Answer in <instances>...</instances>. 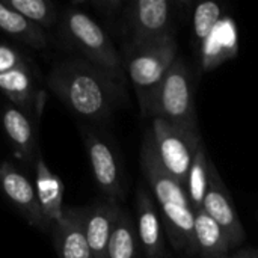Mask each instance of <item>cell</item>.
<instances>
[{"mask_svg":"<svg viewBox=\"0 0 258 258\" xmlns=\"http://www.w3.org/2000/svg\"><path fill=\"white\" fill-rule=\"evenodd\" d=\"M249 254L252 258H258V249H249Z\"/></svg>","mask_w":258,"mask_h":258,"instance_id":"26","label":"cell"},{"mask_svg":"<svg viewBox=\"0 0 258 258\" xmlns=\"http://www.w3.org/2000/svg\"><path fill=\"white\" fill-rule=\"evenodd\" d=\"M136 231L145 258H165V227L153 195L139 189L136 195Z\"/></svg>","mask_w":258,"mask_h":258,"instance_id":"13","label":"cell"},{"mask_svg":"<svg viewBox=\"0 0 258 258\" xmlns=\"http://www.w3.org/2000/svg\"><path fill=\"white\" fill-rule=\"evenodd\" d=\"M57 39L65 50L125 80L122 56L115 48L110 36L88 12L68 6L57 24Z\"/></svg>","mask_w":258,"mask_h":258,"instance_id":"3","label":"cell"},{"mask_svg":"<svg viewBox=\"0 0 258 258\" xmlns=\"http://www.w3.org/2000/svg\"><path fill=\"white\" fill-rule=\"evenodd\" d=\"M177 51L178 44L175 36L148 44L124 45V71L136 91L144 118H147L156 89L177 60Z\"/></svg>","mask_w":258,"mask_h":258,"instance_id":"4","label":"cell"},{"mask_svg":"<svg viewBox=\"0 0 258 258\" xmlns=\"http://www.w3.org/2000/svg\"><path fill=\"white\" fill-rule=\"evenodd\" d=\"M57 258H92L86 231L85 207H65L63 219L51 228Z\"/></svg>","mask_w":258,"mask_h":258,"instance_id":"15","label":"cell"},{"mask_svg":"<svg viewBox=\"0 0 258 258\" xmlns=\"http://www.w3.org/2000/svg\"><path fill=\"white\" fill-rule=\"evenodd\" d=\"M175 3L169 0H135L122 11L124 45L156 42L174 36Z\"/></svg>","mask_w":258,"mask_h":258,"instance_id":"7","label":"cell"},{"mask_svg":"<svg viewBox=\"0 0 258 258\" xmlns=\"http://www.w3.org/2000/svg\"><path fill=\"white\" fill-rule=\"evenodd\" d=\"M209 168H210V159L207 157L204 144L201 142L190 163L186 178V186H184L190 207L194 209L195 213L203 210L204 198L209 189Z\"/></svg>","mask_w":258,"mask_h":258,"instance_id":"19","label":"cell"},{"mask_svg":"<svg viewBox=\"0 0 258 258\" xmlns=\"http://www.w3.org/2000/svg\"><path fill=\"white\" fill-rule=\"evenodd\" d=\"M222 258H239V257H237V255H234V257H228V255H227V257H222Z\"/></svg>","mask_w":258,"mask_h":258,"instance_id":"27","label":"cell"},{"mask_svg":"<svg viewBox=\"0 0 258 258\" xmlns=\"http://www.w3.org/2000/svg\"><path fill=\"white\" fill-rule=\"evenodd\" d=\"M151 141L165 171L181 186H186L194 156L203 142L198 130L183 128L162 119H151Z\"/></svg>","mask_w":258,"mask_h":258,"instance_id":"6","label":"cell"},{"mask_svg":"<svg viewBox=\"0 0 258 258\" xmlns=\"http://www.w3.org/2000/svg\"><path fill=\"white\" fill-rule=\"evenodd\" d=\"M39 74L33 60L0 74V92L6 100L38 119L44 107V94L39 89Z\"/></svg>","mask_w":258,"mask_h":258,"instance_id":"10","label":"cell"},{"mask_svg":"<svg viewBox=\"0 0 258 258\" xmlns=\"http://www.w3.org/2000/svg\"><path fill=\"white\" fill-rule=\"evenodd\" d=\"M12 9L20 12L29 21L38 24L45 32L59 24L60 14L57 5L50 0H5Z\"/></svg>","mask_w":258,"mask_h":258,"instance_id":"21","label":"cell"},{"mask_svg":"<svg viewBox=\"0 0 258 258\" xmlns=\"http://www.w3.org/2000/svg\"><path fill=\"white\" fill-rule=\"evenodd\" d=\"M35 190L44 218L50 222L51 228L54 224L63 219V183L57 174H54L41 153L35 162Z\"/></svg>","mask_w":258,"mask_h":258,"instance_id":"16","label":"cell"},{"mask_svg":"<svg viewBox=\"0 0 258 258\" xmlns=\"http://www.w3.org/2000/svg\"><path fill=\"white\" fill-rule=\"evenodd\" d=\"M147 118L162 119L189 130H198L190 71L180 57H177L156 89Z\"/></svg>","mask_w":258,"mask_h":258,"instance_id":"5","label":"cell"},{"mask_svg":"<svg viewBox=\"0 0 258 258\" xmlns=\"http://www.w3.org/2000/svg\"><path fill=\"white\" fill-rule=\"evenodd\" d=\"M139 254L141 243L138 239L136 224L130 215L122 210L109 240L106 258H139Z\"/></svg>","mask_w":258,"mask_h":258,"instance_id":"20","label":"cell"},{"mask_svg":"<svg viewBox=\"0 0 258 258\" xmlns=\"http://www.w3.org/2000/svg\"><path fill=\"white\" fill-rule=\"evenodd\" d=\"M121 213V204L106 198L85 207V231L92 258H106L109 240Z\"/></svg>","mask_w":258,"mask_h":258,"instance_id":"14","label":"cell"},{"mask_svg":"<svg viewBox=\"0 0 258 258\" xmlns=\"http://www.w3.org/2000/svg\"><path fill=\"white\" fill-rule=\"evenodd\" d=\"M47 88L80 119L104 122L127 100L125 80L79 57L54 62Z\"/></svg>","mask_w":258,"mask_h":258,"instance_id":"1","label":"cell"},{"mask_svg":"<svg viewBox=\"0 0 258 258\" xmlns=\"http://www.w3.org/2000/svg\"><path fill=\"white\" fill-rule=\"evenodd\" d=\"M195 255L203 258H222L233 249V245L222 227L204 210L195 213L194 224Z\"/></svg>","mask_w":258,"mask_h":258,"instance_id":"17","label":"cell"},{"mask_svg":"<svg viewBox=\"0 0 258 258\" xmlns=\"http://www.w3.org/2000/svg\"><path fill=\"white\" fill-rule=\"evenodd\" d=\"M0 190L23 215L29 225L44 233H51V225L41 212L35 184L11 160H3L0 163Z\"/></svg>","mask_w":258,"mask_h":258,"instance_id":"9","label":"cell"},{"mask_svg":"<svg viewBox=\"0 0 258 258\" xmlns=\"http://www.w3.org/2000/svg\"><path fill=\"white\" fill-rule=\"evenodd\" d=\"M89 5L100 15H103L106 18H113L115 15L122 12V9L125 8L127 3H124L121 0H92V2H89Z\"/></svg>","mask_w":258,"mask_h":258,"instance_id":"24","label":"cell"},{"mask_svg":"<svg viewBox=\"0 0 258 258\" xmlns=\"http://www.w3.org/2000/svg\"><path fill=\"white\" fill-rule=\"evenodd\" d=\"M141 168L150 186V194L162 212L165 233L171 245L178 251L195 255V212L190 207L184 186L172 178L162 166L154 151L150 130L145 133L141 147Z\"/></svg>","mask_w":258,"mask_h":258,"instance_id":"2","label":"cell"},{"mask_svg":"<svg viewBox=\"0 0 258 258\" xmlns=\"http://www.w3.org/2000/svg\"><path fill=\"white\" fill-rule=\"evenodd\" d=\"M237 257L239 258H252L251 257V254H249V251H242V252H239V254H237Z\"/></svg>","mask_w":258,"mask_h":258,"instance_id":"25","label":"cell"},{"mask_svg":"<svg viewBox=\"0 0 258 258\" xmlns=\"http://www.w3.org/2000/svg\"><path fill=\"white\" fill-rule=\"evenodd\" d=\"M0 30L14 41L35 50H44L48 45L47 32L12 9L5 0H0Z\"/></svg>","mask_w":258,"mask_h":258,"instance_id":"18","label":"cell"},{"mask_svg":"<svg viewBox=\"0 0 258 258\" xmlns=\"http://www.w3.org/2000/svg\"><path fill=\"white\" fill-rule=\"evenodd\" d=\"M203 210L222 227L233 248L245 242L246 234L236 212L233 198L212 160L209 168V189L204 198Z\"/></svg>","mask_w":258,"mask_h":258,"instance_id":"11","label":"cell"},{"mask_svg":"<svg viewBox=\"0 0 258 258\" xmlns=\"http://www.w3.org/2000/svg\"><path fill=\"white\" fill-rule=\"evenodd\" d=\"M82 138L92 177L103 198L119 203L125 198V180L119 156L112 142L91 125L82 127Z\"/></svg>","mask_w":258,"mask_h":258,"instance_id":"8","label":"cell"},{"mask_svg":"<svg viewBox=\"0 0 258 258\" xmlns=\"http://www.w3.org/2000/svg\"><path fill=\"white\" fill-rule=\"evenodd\" d=\"M32 59L21 50H18L14 45L0 42V74L6 73L9 70H14L17 67H21Z\"/></svg>","mask_w":258,"mask_h":258,"instance_id":"23","label":"cell"},{"mask_svg":"<svg viewBox=\"0 0 258 258\" xmlns=\"http://www.w3.org/2000/svg\"><path fill=\"white\" fill-rule=\"evenodd\" d=\"M221 18V6L215 2H203L197 6L194 14V33L195 38L206 44L215 32Z\"/></svg>","mask_w":258,"mask_h":258,"instance_id":"22","label":"cell"},{"mask_svg":"<svg viewBox=\"0 0 258 258\" xmlns=\"http://www.w3.org/2000/svg\"><path fill=\"white\" fill-rule=\"evenodd\" d=\"M35 121L36 119L33 116L20 107L11 103L3 104L2 127L5 136L17 159L27 166H35L36 157L39 154Z\"/></svg>","mask_w":258,"mask_h":258,"instance_id":"12","label":"cell"}]
</instances>
